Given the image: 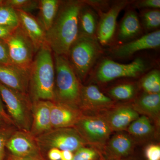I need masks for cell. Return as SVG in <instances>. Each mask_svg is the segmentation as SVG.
Segmentation results:
<instances>
[{"instance_id": "1", "label": "cell", "mask_w": 160, "mask_h": 160, "mask_svg": "<svg viewBox=\"0 0 160 160\" xmlns=\"http://www.w3.org/2000/svg\"><path fill=\"white\" fill-rule=\"evenodd\" d=\"M83 1H61L57 14L46 32V42L54 54L67 57L79 35V16Z\"/></svg>"}, {"instance_id": "2", "label": "cell", "mask_w": 160, "mask_h": 160, "mask_svg": "<svg viewBox=\"0 0 160 160\" xmlns=\"http://www.w3.org/2000/svg\"><path fill=\"white\" fill-rule=\"evenodd\" d=\"M53 53L47 43L36 52L29 69V92L32 102L54 101Z\"/></svg>"}, {"instance_id": "3", "label": "cell", "mask_w": 160, "mask_h": 160, "mask_svg": "<svg viewBox=\"0 0 160 160\" xmlns=\"http://www.w3.org/2000/svg\"><path fill=\"white\" fill-rule=\"evenodd\" d=\"M53 56L55 71L54 102L79 108L82 86L79 80L67 57L54 53Z\"/></svg>"}, {"instance_id": "4", "label": "cell", "mask_w": 160, "mask_h": 160, "mask_svg": "<svg viewBox=\"0 0 160 160\" xmlns=\"http://www.w3.org/2000/svg\"><path fill=\"white\" fill-rule=\"evenodd\" d=\"M102 52L96 38L78 35L67 57L79 81L84 82Z\"/></svg>"}, {"instance_id": "5", "label": "cell", "mask_w": 160, "mask_h": 160, "mask_svg": "<svg viewBox=\"0 0 160 160\" xmlns=\"http://www.w3.org/2000/svg\"><path fill=\"white\" fill-rule=\"evenodd\" d=\"M0 94L14 126L20 130L30 132L32 102L29 95L10 89L1 83Z\"/></svg>"}, {"instance_id": "6", "label": "cell", "mask_w": 160, "mask_h": 160, "mask_svg": "<svg viewBox=\"0 0 160 160\" xmlns=\"http://www.w3.org/2000/svg\"><path fill=\"white\" fill-rule=\"evenodd\" d=\"M150 68L146 60L137 58L131 63L121 64L109 58L102 60L96 69L95 78L98 82L106 83L121 78H136Z\"/></svg>"}, {"instance_id": "7", "label": "cell", "mask_w": 160, "mask_h": 160, "mask_svg": "<svg viewBox=\"0 0 160 160\" xmlns=\"http://www.w3.org/2000/svg\"><path fill=\"white\" fill-rule=\"evenodd\" d=\"M35 138L42 151L56 148L75 152L87 144L73 127L52 129Z\"/></svg>"}, {"instance_id": "8", "label": "cell", "mask_w": 160, "mask_h": 160, "mask_svg": "<svg viewBox=\"0 0 160 160\" xmlns=\"http://www.w3.org/2000/svg\"><path fill=\"white\" fill-rule=\"evenodd\" d=\"M4 39L8 46L11 65L29 70L36 52L23 29L19 26Z\"/></svg>"}, {"instance_id": "9", "label": "cell", "mask_w": 160, "mask_h": 160, "mask_svg": "<svg viewBox=\"0 0 160 160\" xmlns=\"http://www.w3.org/2000/svg\"><path fill=\"white\" fill-rule=\"evenodd\" d=\"M73 128L87 144L103 147L109 141L111 129L102 116H82Z\"/></svg>"}, {"instance_id": "10", "label": "cell", "mask_w": 160, "mask_h": 160, "mask_svg": "<svg viewBox=\"0 0 160 160\" xmlns=\"http://www.w3.org/2000/svg\"><path fill=\"white\" fill-rule=\"evenodd\" d=\"M130 3L126 0L118 1L112 4L107 11L99 12L96 38L100 45L106 46L111 42L115 33L118 16Z\"/></svg>"}, {"instance_id": "11", "label": "cell", "mask_w": 160, "mask_h": 160, "mask_svg": "<svg viewBox=\"0 0 160 160\" xmlns=\"http://www.w3.org/2000/svg\"><path fill=\"white\" fill-rule=\"evenodd\" d=\"M6 148L11 154L18 157L43 156L35 137L30 132L22 130L13 132L6 142Z\"/></svg>"}, {"instance_id": "12", "label": "cell", "mask_w": 160, "mask_h": 160, "mask_svg": "<svg viewBox=\"0 0 160 160\" xmlns=\"http://www.w3.org/2000/svg\"><path fill=\"white\" fill-rule=\"evenodd\" d=\"M160 46V31L157 30L115 47L112 50L111 53L114 57L125 58L130 57L141 50L156 49Z\"/></svg>"}, {"instance_id": "13", "label": "cell", "mask_w": 160, "mask_h": 160, "mask_svg": "<svg viewBox=\"0 0 160 160\" xmlns=\"http://www.w3.org/2000/svg\"><path fill=\"white\" fill-rule=\"evenodd\" d=\"M29 70L13 65H0V83L13 90L28 95Z\"/></svg>"}, {"instance_id": "14", "label": "cell", "mask_w": 160, "mask_h": 160, "mask_svg": "<svg viewBox=\"0 0 160 160\" xmlns=\"http://www.w3.org/2000/svg\"><path fill=\"white\" fill-rule=\"evenodd\" d=\"M114 102L94 85L82 86L80 109L82 111H98L112 108Z\"/></svg>"}, {"instance_id": "15", "label": "cell", "mask_w": 160, "mask_h": 160, "mask_svg": "<svg viewBox=\"0 0 160 160\" xmlns=\"http://www.w3.org/2000/svg\"><path fill=\"white\" fill-rule=\"evenodd\" d=\"M52 104V102L49 101L32 102L30 133L34 137L52 129L51 122Z\"/></svg>"}, {"instance_id": "16", "label": "cell", "mask_w": 160, "mask_h": 160, "mask_svg": "<svg viewBox=\"0 0 160 160\" xmlns=\"http://www.w3.org/2000/svg\"><path fill=\"white\" fill-rule=\"evenodd\" d=\"M82 111L78 108L67 104L52 102L51 110V122L52 129L74 127Z\"/></svg>"}, {"instance_id": "17", "label": "cell", "mask_w": 160, "mask_h": 160, "mask_svg": "<svg viewBox=\"0 0 160 160\" xmlns=\"http://www.w3.org/2000/svg\"><path fill=\"white\" fill-rule=\"evenodd\" d=\"M19 26L31 41L36 52L46 42V31L39 21L28 12L16 10Z\"/></svg>"}, {"instance_id": "18", "label": "cell", "mask_w": 160, "mask_h": 160, "mask_svg": "<svg viewBox=\"0 0 160 160\" xmlns=\"http://www.w3.org/2000/svg\"><path fill=\"white\" fill-rule=\"evenodd\" d=\"M106 145L105 151L107 159L123 160L131 154L134 142L129 135L119 133L112 136Z\"/></svg>"}, {"instance_id": "19", "label": "cell", "mask_w": 160, "mask_h": 160, "mask_svg": "<svg viewBox=\"0 0 160 160\" xmlns=\"http://www.w3.org/2000/svg\"><path fill=\"white\" fill-rule=\"evenodd\" d=\"M102 117L112 131H120L127 129L139 115L132 106H123L108 111Z\"/></svg>"}, {"instance_id": "20", "label": "cell", "mask_w": 160, "mask_h": 160, "mask_svg": "<svg viewBox=\"0 0 160 160\" xmlns=\"http://www.w3.org/2000/svg\"><path fill=\"white\" fill-rule=\"evenodd\" d=\"M132 107L138 113H141L158 122L160 113V93L144 92L135 100Z\"/></svg>"}, {"instance_id": "21", "label": "cell", "mask_w": 160, "mask_h": 160, "mask_svg": "<svg viewBox=\"0 0 160 160\" xmlns=\"http://www.w3.org/2000/svg\"><path fill=\"white\" fill-rule=\"evenodd\" d=\"M142 31V26L136 12L133 9H129L120 23L118 38L120 42H126L139 35Z\"/></svg>"}, {"instance_id": "22", "label": "cell", "mask_w": 160, "mask_h": 160, "mask_svg": "<svg viewBox=\"0 0 160 160\" xmlns=\"http://www.w3.org/2000/svg\"><path fill=\"white\" fill-rule=\"evenodd\" d=\"M98 24L97 15L92 8L84 3L79 16V35L96 38Z\"/></svg>"}, {"instance_id": "23", "label": "cell", "mask_w": 160, "mask_h": 160, "mask_svg": "<svg viewBox=\"0 0 160 160\" xmlns=\"http://www.w3.org/2000/svg\"><path fill=\"white\" fill-rule=\"evenodd\" d=\"M61 2L58 0L39 1V9L38 21L45 31H47L52 25Z\"/></svg>"}, {"instance_id": "24", "label": "cell", "mask_w": 160, "mask_h": 160, "mask_svg": "<svg viewBox=\"0 0 160 160\" xmlns=\"http://www.w3.org/2000/svg\"><path fill=\"white\" fill-rule=\"evenodd\" d=\"M130 134L136 137H145L151 134L153 126L149 118L145 115L139 117L129 125L127 128Z\"/></svg>"}, {"instance_id": "25", "label": "cell", "mask_w": 160, "mask_h": 160, "mask_svg": "<svg viewBox=\"0 0 160 160\" xmlns=\"http://www.w3.org/2000/svg\"><path fill=\"white\" fill-rule=\"evenodd\" d=\"M140 86L146 93H160L159 70L153 69L145 75L140 81Z\"/></svg>"}, {"instance_id": "26", "label": "cell", "mask_w": 160, "mask_h": 160, "mask_svg": "<svg viewBox=\"0 0 160 160\" xmlns=\"http://www.w3.org/2000/svg\"><path fill=\"white\" fill-rule=\"evenodd\" d=\"M0 26L17 28L19 20L16 10L0 1Z\"/></svg>"}, {"instance_id": "27", "label": "cell", "mask_w": 160, "mask_h": 160, "mask_svg": "<svg viewBox=\"0 0 160 160\" xmlns=\"http://www.w3.org/2000/svg\"><path fill=\"white\" fill-rule=\"evenodd\" d=\"M137 92V87L133 83L120 84L109 90V94L113 98L125 101L133 98Z\"/></svg>"}, {"instance_id": "28", "label": "cell", "mask_w": 160, "mask_h": 160, "mask_svg": "<svg viewBox=\"0 0 160 160\" xmlns=\"http://www.w3.org/2000/svg\"><path fill=\"white\" fill-rule=\"evenodd\" d=\"M143 27L147 30H155L160 26L159 9L143 10L141 13Z\"/></svg>"}, {"instance_id": "29", "label": "cell", "mask_w": 160, "mask_h": 160, "mask_svg": "<svg viewBox=\"0 0 160 160\" xmlns=\"http://www.w3.org/2000/svg\"><path fill=\"white\" fill-rule=\"evenodd\" d=\"M4 4L15 10H22L29 13L36 9H38L39 1L31 0H8L4 1Z\"/></svg>"}, {"instance_id": "30", "label": "cell", "mask_w": 160, "mask_h": 160, "mask_svg": "<svg viewBox=\"0 0 160 160\" xmlns=\"http://www.w3.org/2000/svg\"><path fill=\"white\" fill-rule=\"evenodd\" d=\"M102 158L96 149L83 146L75 152L72 160H98Z\"/></svg>"}, {"instance_id": "31", "label": "cell", "mask_w": 160, "mask_h": 160, "mask_svg": "<svg viewBox=\"0 0 160 160\" xmlns=\"http://www.w3.org/2000/svg\"><path fill=\"white\" fill-rule=\"evenodd\" d=\"M15 131V129L11 126L0 128V160H4L6 142Z\"/></svg>"}, {"instance_id": "32", "label": "cell", "mask_w": 160, "mask_h": 160, "mask_svg": "<svg viewBox=\"0 0 160 160\" xmlns=\"http://www.w3.org/2000/svg\"><path fill=\"white\" fill-rule=\"evenodd\" d=\"M145 157L146 160H160V146L151 144L145 149Z\"/></svg>"}, {"instance_id": "33", "label": "cell", "mask_w": 160, "mask_h": 160, "mask_svg": "<svg viewBox=\"0 0 160 160\" xmlns=\"http://www.w3.org/2000/svg\"><path fill=\"white\" fill-rule=\"evenodd\" d=\"M0 65H11L8 46L3 39H0Z\"/></svg>"}, {"instance_id": "34", "label": "cell", "mask_w": 160, "mask_h": 160, "mask_svg": "<svg viewBox=\"0 0 160 160\" xmlns=\"http://www.w3.org/2000/svg\"><path fill=\"white\" fill-rule=\"evenodd\" d=\"M134 6L138 9H159L160 0H142L137 1L134 4Z\"/></svg>"}, {"instance_id": "35", "label": "cell", "mask_w": 160, "mask_h": 160, "mask_svg": "<svg viewBox=\"0 0 160 160\" xmlns=\"http://www.w3.org/2000/svg\"><path fill=\"white\" fill-rule=\"evenodd\" d=\"M0 117L8 124L14 125L12 120L4 109L1 94H0Z\"/></svg>"}, {"instance_id": "36", "label": "cell", "mask_w": 160, "mask_h": 160, "mask_svg": "<svg viewBox=\"0 0 160 160\" xmlns=\"http://www.w3.org/2000/svg\"><path fill=\"white\" fill-rule=\"evenodd\" d=\"M61 150L56 148H52L48 150V158L49 160H61Z\"/></svg>"}, {"instance_id": "37", "label": "cell", "mask_w": 160, "mask_h": 160, "mask_svg": "<svg viewBox=\"0 0 160 160\" xmlns=\"http://www.w3.org/2000/svg\"><path fill=\"white\" fill-rule=\"evenodd\" d=\"M16 28L0 26V39H5L8 37Z\"/></svg>"}, {"instance_id": "38", "label": "cell", "mask_w": 160, "mask_h": 160, "mask_svg": "<svg viewBox=\"0 0 160 160\" xmlns=\"http://www.w3.org/2000/svg\"><path fill=\"white\" fill-rule=\"evenodd\" d=\"M8 160H46L43 157H18L11 154L8 156Z\"/></svg>"}, {"instance_id": "39", "label": "cell", "mask_w": 160, "mask_h": 160, "mask_svg": "<svg viewBox=\"0 0 160 160\" xmlns=\"http://www.w3.org/2000/svg\"><path fill=\"white\" fill-rule=\"evenodd\" d=\"M73 153L69 150H64L61 151V160H72Z\"/></svg>"}, {"instance_id": "40", "label": "cell", "mask_w": 160, "mask_h": 160, "mask_svg": "<svg viewBox=\"0 0 160 160\" xmlns=\"http://www.w3.org/2000/svg\"><path fill=\"white\" fill-rule=\"evenodd\" d=\"M123 160H135L133 159L132 158H127L126 159H124Z\"/></svg>"}, {"instance_id": "41", "label": "cell", "mask_w": 160, "mask_h": 160, "mask_svg": "<svg viewBox=\"0 0 160 160\" xmlns=\"http://www.w3.org/2000/svg\"><path fill=\"white\" fill-rule=\"evenodd\" d=\"M103 159H104V158L101 159H100V160H103Z\"/></svg>"}, {"instance_id": "42", "label": "cell", "mask_w": 160, "mask_h": 160, "mask_svg": "<svg viewBox=\"0 0 160 160\" xmlns=\"http://www.w3.org/2000/svg\"><path fill=\"white\" fill-rule=\"evenodd\" d=\"M103 160H109V159L106 160V159H103Z\"/></svg>"}]
</instances>
